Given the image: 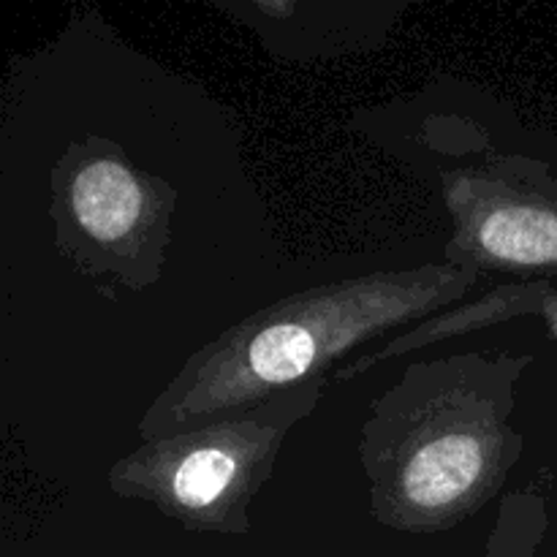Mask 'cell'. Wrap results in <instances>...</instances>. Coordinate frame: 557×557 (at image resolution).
Listing matches in <instances>:
<instances>
[{
  "label": "cell",
  "instance_id": "obj_4",
  "mask_svg": "<svg viewBox=\"0 0 557 557\" xmlns=\"http://www.w3.org/2000/svg\"><path fill=\"white\" fill-rule=\"evenodd\" d=\"M174 205L177 194L161 177L98 136L74 141L52 169L58 248L85 275H114L125 286L156 281Z\"/></svg>",
  "mask_w": 557,
  "mask_h": 557
},
{
  "label": "cell",
  "instance_id": "obj_2",
  "mask_svg": "<svg viewBox=\"0 0 557 557\" xmlns=\"http://www.w3.org/2000/svg\"><path fill=\"white\" fill-rule=\"evenodd\" d=\"M476 281L479 272L444 261L326 283L267 305L196 348L136 430L141 441L180 435L324 379L354 348L446 313Z\"/></svg>",
  "mask_w": 557,
  "mask_h": 557
},
{
  "label": "cell",
  "instance_id": "obj_3",
  "mask_svg": "<svg viewBox=\"0 0 557 557\" xmlns=\"http://www.w3.org/2000/svg\"><path fill=\"white\" fill-rule=\"evenodd\" d=\"M332 375L221 413L180 435L141 441L109 471L117 498L150 504L188 531L245 533L248 506L272 476L283 441L315 411Z\"/></svg>",
  "mask_w": 557,
  "mask_h": 557
},
{
  "label": "cell",
  "instance_id": "obj_6",
  "mask_svg": "<svg viewBox=\"0 0 557 557\" xmlns=\"http://www.w3.org/2000/svg\"><path fill=\"white\" fill-rule=\"evenodd\" d=\"M506 294H509L511 319H517V315H544L549 332L557 341V292L549 283H517V286H506Z\"/></svg>",
  "mask_w": 557,
  "mask_h": 557
},
{
  "label": "cell",
  "instance_id": "obj_1",
  "mask_svg": "<svg viewBox=\"0 0 557 557\" xmlns=\"http://www.w3.org/2000/svg\"><path fill=\"white\" fill-rule=\"evenodd\" d=\"M531 364L509 351L411 364L362 424L359 460L375 520L441 531L493 500L522 455L511 411Z\"/></svg>",
  "mask_w": 557,
  "mask_h": 557
},
{
  "label": "cell",
  "instance_id": "obj_5",
  "mask_svg": "<svg viewBox=\"0 0 557 557\" xmlns=\"http://www.w3.org/2000/svg\"><path fill=\"white\" fill-rule=\"evenodd\" d=\"M455 223L446 264L473 272H557V177L544 161L500 156L444 174Z\"/></svg>",
  "mask_w": 557,
  "mask_h": 557
}]
</instances>
